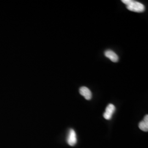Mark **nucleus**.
Segmentation results:
<instances>
[{"label":"nucleus","instance_id":"nucleus-1","mask_svg":"<svg viewBox=\"0 0 148 148\" xmlns=\"http://www.w3.org/2000/svg\"><path fill=\"white\" fill-rule=\"evenodd\" d=\"M122 2L127 6L129 11L142 13L145 11V6L142 3L133 0H122Z\"/></svg>","mask_w":148,"mask_h":148},{"label":"nucleus","instance_id":"nucleus-2","mask_svg":"<svg viewBox=\"0 0 148 148\" xmlns=\"http://www.w3.org/2000/svg\"><path fill=\"white\" fill-rule=\"evenodd\" d=\"M116 110L115 106L112 104H109L106 108V111L103 114V116L104 119L108 120H110L112 118V115Z\"/></svg>","mask_w":148,"mask_h":148},{"label":"nucleus","instance_id":"nucleus-3","mask_svg":"<svg viewBox=\"0 0 148 148\" xmlns=\"http://www.w3.org/2000/svg\"><path fill=\"white\" fill-rule=\"evenodd\" d=\"M67 143L71 147L74 146L77 143L76 134L73 129H70L69 130L67 137Z\"/></svg>","mask_w":148,"mask_h":148},{"label":"nucleus","instance_id":"nucleus-4","mask_svg":"<svg viewBox=\"0 0 148 148\" xmlns=\"http://www.w3.org/2000/svg\"><path fill=\"white\" fill-rule=\"evenodd\" d=\"M80 95L84 97L86 100H90L92 97V93L89 88L86 87H81L79 90Z\"/></svg>","mask_w":148,"mask_h":148},{"label":"nucleus","instance_id":"nucleus-5","mask_svg":"<svg viewBox=\"0 0 148 148\" xmlns=\"http://www.w3.org/2000/svg\"><path fill=\"white\" fill-rule=\"evenodd\" d=\"M104 55L106 58L109 59L114 63H116L119 61V57L116 53L111 50H106L104 52Z\"/></svg>","mask_w":148,"mask_h":148},{"label":"nucleus","instance_id":"nucleus-6","mask_svg":"<svg viewBox=\"0 0 148 148\" xmlns=\"http://www.w3.org/2000/svg\"><path fill=\"white\" fill-rule=\"evenodd\" d=\"M139 128L144 132L148 131V115H145L143 121L140 122L139 123Z\"/></svg>","mask_w":148,"mask_h":148}]
</instances>
